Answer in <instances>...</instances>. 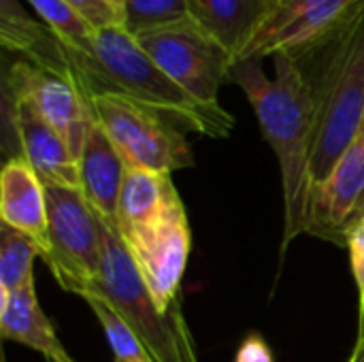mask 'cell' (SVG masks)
<instances>
[{"mask_svg":"<svg viewBox=\"0 0 364 362\" xmlns=\"http://www.w3.org/2000/svg\"><path fill=\"white\" fill-rule=\"evenodd\" d=\"M358 341H364V337H363V339H358Z\"/></svg>","mask_w":364,"mask_h":362,"instance_id":"30","label":"cell"},{"mask_svg":"<svg viewBox=\"0 0 364 362\" xmlns=\"http://www.w3.org/2000/svg\"><path fill=\"white\" fill-rule=\"evenodd\" d=\"M83 94L126 166L173 175L194 164L183 130L166 117L115 94Z\"/></svg>","mask_w":364,"mask_h":362,"instance_id":"5","label":"cell"},{"mask_svg":"<svg viewBox=\"0 0 364 362\" xmlns=\"http://www.w3.org/2000/svg\"><path fill=\"white\" fill-rule=\"evenodd\" d=\"M0 43L6 51L19 53L34 66L66 77L70 75L62 43L19 0H0Z\"/></svg>","mask_w":364,"mask_h":362,"instance_id":"17","label":"cell"},{"mask_svg":"<svg viewBox=\"0 0 364 362\" xmlns=\"http://www.w3.org/2000/svg\"><path fill=\"white\" fill-rule=\"evenodd\" d=\"M49 252L43 258L58 284L83 297L100 275V222L79 188L45 186Z\"/></svg>","mask_w":364,"mask_h":362,"instance_id":"6","label":"cell"},{"mask_svg":"<svg viewBox=\"0 0 364 362\" xmlns=\"http://www.w3.org/2000/svg\"><path fill=\"white\" fill-rule=\"evenodd\" d=\"M0 333L4 339L41 352L47 362H75L43 312L34 284L0 299Z\"/></svg>","mask_w":364,"mask_h":362,"instance_id":"18","label":"cell"},{"mask_svg":"<svg viewBox=\"0 0 364 362\" xmlns=\"http://www.w3.org/2000/svg\"><path fill=\"white\" fill-rule=\"evenodd\" d=\"M350 362H364V341H358V344H356L354 354H352Z\"/></svg>","mask_w":364,"mask_h":362,"instance_id":"26","label":"cell"},{"mask_svg":"<svg viewBox=\"0 0 364 362\" xmlns=\"http://www.w3.org/2000/svg\"><path fill=\"white\" fill-rule=\"evenodd\" d=\"M273 60V79L264 73L262 60L245 58L232 64L228 81L237 83L247 96L260 130L279 162L284 186V256L288 245L307 233L316 98L303 64L292 53L279 51Z\"/></svg>","mask_w":364,"mask_h":362,"instance_id":"1","label":"cell"},{"mask_svg":"<svg viewBox=\"0 0 364 362\" xmlns=\"http://www.w3.org/2000/svg\"><path fill=\"white\" fill-rule=\"evenodd\" d=\"M190 21L220 43L235 62L271 11L269 0H186Z\"/></svg>","mask_w":364,"mask_h":362,"instance_id":"15","label":"cell"},{"mask_svg":"<svg viewBox=\"0 0 364 362\" xmlns=\"http://www.w3.org/2000/svg\"><path fill=\"white\" fill-rule=\"evenodd\" d=\"M102 237L100 275L85 294L105 299L145 346L154 362H198L181 307L162 312L147 290L117 226L98 218ZM83 294V297H85Z\"/></svg>","mask_w":364,"mask_h":362,"instance_id":"4","label":"cell"},{"mask_svg":"<svg viewBox=\"0 0 364 362\" xmlns=\"http://www.w3.org/2000/svg\"><path fill=\"white\" fill-rule=\"evenodd\" d=\"M179 192L171 175L126 166L117 198L115 226L126 239L162 218L177 201Z\"/></svg>","mask_w":364,"mask_h":362,"instance_id":"16","label":"cell"},{"mask_svg":"<svg viewBox=\"0 0 364 362\" xmlns=\"http://www.w3.org/2000/svg\"><path fill=\"white\" fill-rule=\"evenodd\" d=\"M81 299L90 305V309L98 318V322L107 335L113 362H154L151 356L147 354L145 346L134 337V333L128 329V324L117 316V312L105 299H100L96 294H85Z\"/></svg>","mask_w":364,"mask_h":362,"instance_id":"22","label":"cell"},{"mask_svg":"<svg viewBox=\"0 0 364 362\" xmlns=\"http://www.w3.org/2000/svg\"><path fill=\"white\" fill-rule=\"evenodd\" d=\"M235 362H275L273 352L269 348V344L260 337V335H247L237 354H235Z\"/></svg>","mask_w":364,"mask_h":362,"instance_id":"25","label":"cell"},{"mask_svg":"<svg viewBox=\"0 0 364 362\" xmlns=\"http://www.w3.org/2000/svg\"><path fill=\"white\" fill-rule=\"evenodd\" d=\"M124 243L160 309L171 312L177 307L179 288L192 247L183 201L179 198L162 218H158L151 226L126 237Z\"/></svg>","mask_w":364,"mask_h":362,"instance_id":"10","label":"cell"},{"mask_svg":"<svg viewBox=\"0 0 364 362\" xmlns=\"http://www.w3.org/2000/svg\"><path fill=\"white\" fill-rule=\"evenodd\" d=\"M38 19L53 32L62 47L73 51H90L98 30L64 0H26Z\"/></svg>","mask_w":364,"mask_h":362,"instance_id":"19","label":"cell"},{"mask_svg":"<svg viewBox=\"0 0 364 362\" xmlns=\"http://www.w3.org/2000/svg\"><path fill=\"white\" fill-rule=\"evenodd\" d=\"M4 122L11 126L19 154L43 186L79 188V169L64 139L26 102L4 90Z\"/></svg>","mask_w":364,"mask_h":362,"instance_id":"12","label":"cell"},{"mask_svg":"<svg viewBox=\"0 0 364 362\" xmlns=\"http://www.w3.org/2000/svg\"><path fill=\"white\" fill-rule=\"evenodd\" d=\"M113 2H115V4H117L119 9H122V2H124V0H113Z\"/></svg>","mask_w":364,"mask_h":362,"instance_id":"28","label":"cell"},{"mask_svg":"<svg viewBox=\"0 0 364 362\" xmlns=\"http://www.w3.org/2000/svg\"><path fill=\"white\" fill-rule=\"evenodd\" d=\"M314 53H324V62L318 77L309 79L316 98L311 190L331 175L339 158L363 132L364 15Z\"/></svg>","mask_w":364,"mask_h":362,"instance_id":"3","label":"cell"},{"mask_svg":"<svg viewBox=\"0 0 364 362\" xmlns=\"http://www.w3.org/2000/svg\"><path fill=\"white\" fill-rule=\"evenodd\" d=\"M0 220L26 235L41 258L49 252L47 190L21 156H11L0 173Z\"/></svg>","mask_w":364,"mask_h":362,"instance_id":"13","label":"cell"},{"mask_svg":"<svg viewBox=\"0 0 364 362\" xmlns=\"http://www.w3.org/2000/svg\"><path fill=\"white\" fill-rule=\"evenodd\" d=\"M271 2V6H275V4H279V2H284V0H269Z\"/></svg>","mask_w":364,"mask_h":362,"instance_id":"27","label":"cell"},{"mask_svg":"<svg viewBox=\"0 0 364 362\" xmlns=\"http://www.w3.org/2000/svg\"><path fill=\"white\" fill-rule=\"evenodd\" d=\"M149 58L198 105L220 111V87L228 81L235 58L194 21H181L136 36Z\"/></svg>","mask_w":364,"mask_h":362,"instance_id":"7","label":"cell"},{"mask_svg":"<svg viewBox=\"0 0 364 362\" xmlns=\"http://www.w3.org/2000/svg\"><path fill=\"white\" fill-rule=\"evenodd\" d=\"M364 15V0H284L271 6L239 60L279 51L307 58Z\"/></svg>","mask_w":364,"mask_h":362,"instance_id":"8","label":"cell"},{"mask_svg":"<svg viewBox=\"0 0 364 362\" xmlns=\"http://www.w3.org/2000/svg\"><path fill=\"white\" fill-rule=\"evenodd\" d=\"M360 134H364V124H363V132H360Z\"/></svg>","mask_w":364,"mask_h":362,"instance_id":"29","label":"cell"},{"mask_svg":"<svg viewBox=\"0 0 364 362\" xmlns=\"http://www.w3.org/2000/svg\"><path fill=\"white\" fill-rule=\"evenodd\" d=\"M79 190L94 213L115 224L117 198L126 175V162L98 124L92 111V122L85 132L83 149L77 158Z\"/></svg>","mask_w":364,"mask_h":362,"instance_id":"14","label":"cell"},{"mask_svg":"<svg viewBox=\"0 0 364 362\" xmlns=\"http://www.w3.org/2000/svg\"><path fill=\"white\" fill-rule=\"evenodd\" d=\"M188 19L190 13L186 0H124L122 2V28L134 38Z\"/></svg>","mask_w":364,"mask_h":362,"instance_id":"21","label":"cell"},{"mask_svg":"<svg viewBox=\"0 0 364 362\" xmlns=\"http://www.w3.org/2000/svg\"><path fill=\"white\" fill-rule=\"evenodd\" d=\"M364 220V134L339 158L331 175L311 190L307 233L346 245L348 233Z\"/></svg>","mask_w":364,"mask_h":362,"instance_id":"11","label":"cell"},{"mask_svg":"<svg viewBox=\"0 0 364 362\" xmlns=\"http://www.w3.org/2000/svg\"><path fill=\"white\" fill-rule=\"evenodd\" d=\"M64 51L73 79L87 94L122 96L166 117L181 130L211 139H224L235 128V117L226 109L213 111L198 105L122 26L98 30L90 51L66 47Z\"/></svg>","mask_w":364,"mask_h":362,"instance_id":"2","label":"cell"},{"mask_svg":"<svg viewBox=\"0 0 364 362\" xmlns=\"http://www.w3.org/2000/svg\"><path fill=\"white\" fill-rule=\"evenodd\" d=\"M79 11L96 30L122 26V9L113 0H64Z\"/></svg>","mask_w":364,"mask_h":362,"instance_id":"23","label":"cell"},{"mask_svg":"<svg viewBox=\"0 0 364 362\" xmlns=\"http://www.w3.org/2000/svg\"><path fill=\"white\" fill-rule=\"evenodd\" d=\"M4 90L30 105L64 139L73 158H79L92 122V107L73 75H58L17 60L4 73Z\"/></svg>","mask_w":364,"mask_h":362,"instance_id":"9","label":"cell"},{"mask_svg":"<svg viewBox=\"0 0 364 362\" xmlns=\"http://www.w3.org/2000/svg\"><path fill=\"white\" fill-rule=\"evenodd\" d=\"M346 247L350 252V265H352V275L356 282V290H358V309H360V337L364 335L363 322H364V220L358 222L346 237Z\"/></svg>","mask_w":364,"mask_h":362,"instance_id":"24","label":"cell"},{"mask_svg":"<svg viewBox=\"0 0 364 362\" xmlns=\"http://www.w3.org/2000/svg\"><path fill=\"white\" fill-rule=\"evenodd\" d=\"M41 258L36 245L21 233L0 226V299L34 284L32 265Z\"/></svg>","mask_w":364,"mask_h":362,"instance_id":"20","label":"cell"}]
</instances>
